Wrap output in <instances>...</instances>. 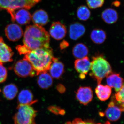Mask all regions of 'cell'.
I'll use <instances>...</instances> for the list:
<instances>
[{"label":"cell","mask_w":124,"mask_h":124,"mask_svg":"<svg viewBox=\"0 0 124 124\" xmlns=\"http://www.w3.org/2000/svg\"><path fill=\"white\" fill-rule=\"evenodd\" d=\"M50 35L44 28L31 25L26 27L23 38L24 45L29 51L50 47Z\"/></svg>","instance_id":"1"},{"label":"cell","mask_w":124,"mask_h":124,"mask_svg":"<svg viewBox=\"0 0 124 124\" xmlns=\"http://www.w3.org/2000/svg\"><path fill=\"white\" fill-rule=\"evenodd\" d=\"M54 57L53 50L50 47L36 49L25 54L24 58L28 60L37 75L47 72Z\"/></svg>","instance_id":"2"},{"label":"cell","mask_w":124,"mask_h":124,"mask_svg":"<svg viewBox=\"0 0 124 124\" xmlns=\"http://www.w3.org/2000/svg\"><path fill=\"white\" fill-rule=\"evenodd\" d=\"M90 70V75L97 81L98 84L101 83L104 78L112 73L110 64L102 55L93 57Z\"/></svg>","instance_id":"3"},{"label":"cell","mask_w":124,"mask_h":124,"mask_svg":"<svg viewBox=\"0 0 124 124\" xmlns=\"http://www.w3.org/2000/svg\"><path fill=\"white\" fill-rule=\"evenodd\" d=\"M41 0H0V10H6L10 15L11 20L13 18L15 12L17 10L31 8Z\"/></svg>","instance_id":"4"},{"label":"cell","mask_w":124,"mask_h":124,"mask_svg":"<svg viewBox=\"0 0 124 124\" xmlns=\"http://www.w3.org/2000/svg\"><path fill=\"white\" fill-rule=\"evenodd\" d=\"M14 116L15 124H36L35 118L37 111L31 106L18 104Z\"/></svg>","instance_id":"5"},{"label":"cell","mask_w":124,"mask_h":124,"mask_svg":"<svg viewBox=\"0 0 124 124\" xmlns=\"http://www.w3.org/2000/svg\"><path fill=\"white\" fill-rule=\"evenodd\" d=\"M14 69L16 74L20 77H33L37 75L30 62L24 58L16 62Z\"/></svg>","instance_id":"6"},{"label":"cell","mask_w":124,"mask_h":124,"mask_svg":"<svg viewBox=\"0 0 124 124\" xmlns=\"http://www.w3.org/2000/svg\"><path fill=\"white\" fill-rule=\"evenodd\" d=\"M124 110V104H116L114 101L109 103L105 111L107 118L111 121H116L120 119Z\"/></svg>","instance_id":"7"},{"label":"cell","mask_w":124,"mask_h":124,"mask_svg":"<svg viewBox=\"0 0 124 124\" xmlns=\"http://www.w3.org/2000/svg\"><path fill=\"white\" fill-rule=\"evenodd\" d=\"M5 33L10 41H17L23 35V31L21 27L16 23L7 25L5 29Z\"/></svg>","instance_id":"8"},{"label":"cell","mask_w":124,"mask_h":124,"mask_svg":"<svg viewBox=\"0 0 124 124\" xmlns=\"http://www.w3.org/2000/svg\"><path fill=\"white\" fill-rule=\"evenodd\" d=\"M91 62L88 57L76 59L75 62V68L76 70L80 73L79 77L84 79L90 71Z\"/></svg>","instance_id":"9"},{"label":"cell","mask_w":124,"mask_h":124,"mask_svg":"<svg viewBox=\"0 0 124 124\" xmlns=\"http://www.w3.org/2000/svg\"><path fill=\"white\" fill-rule=\"evenodd\" d=\"M67 32L65 25L59 22L53 23L49 29V34L51 37L57 40L63 39L66 36Z\"/></svg>","instance_id":"10"},{"label":"cell","mask_w":124,"mask_h":124,"mask_svg":"<svg viewBox=\"0 0 124 124\" xmlns=\"http://www.w3.org/2000/svg\"><path fill=\"white\" fill-rule=\"evenodd\" d=\"M76 97L81 104L87 105L93 99V90L89 86H81L78 90Z\"/></svg>","instance_id":"11"},{"label":"cell","mask_w":124,"mask_h":124,"mask_svg":"<svg viewBox=\"0 0 124 124\" xmlns=\"http://www.w3.org/2000/svg\"><path fill=\"white\" fill-rule=\"evenodd\" d=\"M14 53L9 46L5 43L3 38L0 37V62H12Z\"/></svg>","instance_id":"12"},{"label":"cell","mask_w":124,"mask_h":124,"mask_svg":"<svg viewBox=\"0 0 124 124\" xmlns=\"http://www.w3.org/2000/svg\"><path fill=\"white\" fill-rule=\"evenodd\" d=\"M15 11L13 18L11 21L17 22L18 24L24 25L29 24L31 19V15L28 10L24 8L19 9Z\"/></svg>","instance_id":"13"},{"label":"cell","mask_w":124,"mask_h":124,"mask_svg":"<svg viewBox=\"0 0 124 124\" xmlns=\"http://www.w3.org/2000/svg\"><path fill=\"white\" fill-rule=\"evenodd\" d=\"M106 77L107 85L113 88L116 92L120 90L124 85V80L119 73H111Z\"/></svg>","instance_id":"14"},{"label":"cell","mask_w":124,"mask_h":124,"mask_svg":"<svg viewBox=\"0 0 124 124\" xmlns=\"http://www.w3.org/2000/svg\"><path fill=\"white\" fill-rule=\"evenodd\" d=\"M51 77L59 79L62 76L64 72V65L58 58L54 57L49 69Z\"/></svg>","instance_id":"15"},{"label":"cell","mask_w":124,"mask_h":124,"mask_svg":"<svg viewBox=\"0 0 124 124\" xmlns=\"http://www.w3.org/2000/svg\"><path fill=\"white\" fill-rule=\"evenodd\" d=\"M31 19L34 24L42 26L48 23V15L46 11L40 9L33 13L31 16Z\"/></svg>","instance_id":"16"},{"label":"cell","mask_w":124,"mask_h":124,"mask_svg":"<svg viewBox=\"0 0 124 124\" xmlns=\"http://www.w3.org/2000/svg\"><path fill=\"white\" fill-rule=\"evenodd\" d=\"M85 32V28L83 24L75 23L70 25L69 35L71 39L76 40L84 35Z\"/></svg>","instance_id":"17"},{"label":"cell","mask_w":124,"mask_h":124,"mask_svg":"<svg viewBox=\"0 0 124 124\" xmlns=\"http://www.w3.org/2000/svg\"><path fill=\"white\" fill-rule=\"evenodd\" d=\"M19 104L31 106L37 102V100H33L32 93L29 90H23L21 91L18 96Z\"/></svg>","instance_id":"18"},{"label":"cell","mask_w":124,"mask_h":124,"mask_svg":"<svg viewBox=\"0 0 124 124\" xmlns=\"http://www.w3.org/2000/svg\"><path fill=\"white\" fill-rule=\"evenodd\" d=\"M95 93L99 100L104 101L110 97L112 89L108 85L98 84L95 89Z\"/></svg>","instance_id":"19"},{"label":"cell","mask_w":124,"mask_h":124,"mask_svg":"<svg viewBox=\"0 0 124 124\" xmlns=\"http://www.w3.org/2000/svg\"><path fill=\"white\" fill-rule=\"evenodd\" d=\"M102 19L104 22L108 24H112L117 22L118 14L114 9L109 8L104 10L102 13Z\"/></svg>","instance_id":"20"},{"label":"cell","mask_w":124,"mask_h":124,"mask_svg":"<svg viewBox=\"0 0 124 124\" xmlns=\"http://www.w3.org/2000/svg\"><path fill=\"white\" fill-rule=\"evenodd\" d=\"M37 82L39 86L41 88L47 89L52 86L53 80L50 75L47 72H45L39 74Z\"/></svg>","instance_id":"21"},{"label":"cell","mask_w":124,"mask_h":124,"mask_svg":"<svg viewBox=\"0 0 124 124\" xmlns=\"http://www.w3.org/2000/svg\"><path fill=\"white\" fill-rule=\"evenodd\" d=\"M88 54L89 50L88 47L82 43H78L72 49L73 55L77 59L86 57Z\"/></svg>","instance_id":"22"},{"label":"cell","mask_w":124,"mask_h":124,"mask_svg":"<svg viewBox=\"0 0 124 124\" xmlns=\"http://www.w3.org/2000/svg\"><path fill=\"white\" fill-rule=\"evenodd\" d=\"M106 34L102 29H95L91 31L90 38L92 41L97 44H101L106 39Z\"/></svg>","instance_id":"23"},{"label":"cell","mask_w":124,"mask_h":124,"mask_svg":"<svg viewBox=\"0 0 124 124\" xmlns=\"http://www.w3.org/2000/svg\"><path fill=\"white\" fill-rule=\"evenodd\" d=\"M18 93L17 86L14 84L6 85L3 90V94L7 100H11L16 97Z\"/></svg>","instance_id":"24"},{"label":"cell","mask_w":124,"mask_h":124,"mask_svg":"<svg viewBox=\"0 0 124 124\" xmlns=\"http://www.w3.org/2000/svg\"><path fill=\"white\" fill-rule=\"evenodd\" d=\"M77 15L80 20L86 21L90 17L91 12L88 8L85 6H81L78 8Z\"/></svg>","instance_id":"25"},{"label":"cell","mask_w":124,"mask_h":124,"mask_svg":"<svg viewBox=\"0 0 124 124\" xmlns=\"http://www.w3.org/2000/svg\"><path fill=\"white\" fill-rule=\"evenodd\" d=\"M105 0H86V4L90 8L95 9L102 7Z\"/></svg>","instance_id":"26"},{"label":"cell","mask_w":124,"mask_h":124,"mask_svg":"<svg viewBox=\"0 0 124 124\" xmlns=\"http://www.w3.org/2000/svg\"><path fill=\"white\" fill-rule=\"evenodd\" d=\"M7 70L3 65V63L0 62V83L5 82L7 78Z\"/></svg>","instance_id":"27"},{"label":"cell","mask_w":124,"mask_h":124,"mask_svg":"<svg viewBox=\"0 0 124 124\" xmlns=\"http://www.w3.org/2000/svg\"><path fill=\"white\" fill-rule=\"evenodd\" d=\"M116 100L120 103H124V85L119 91L116 92L115 95Z\"/></svg>","instance_id":"28"},{"label":"cell","mask_w":124,"mask_h":124,"mask_svg":"<svg viewBox=\"0 0 124 124\" xmlns=\"http://www.w3.org/2000/svg\"><path fill=\"white\" fill-rule=\"evenodd\" d=\"M65 124H96L91 120H83L80 118H76L72 122L69 121Z\"/></svg>","instance_id":"29"},{"label":"cell","mask_w":124,"mask_h":124,"mask_svg":"<svg viewBox=\"0 0 124 124\" xmlns=\"http://www.w3.org/2000/svg\"><path fill=\"white\" fill-rule=\"evenodd\" d=\"M16 48L20 55L21 54L25 55L30 52L28 49L24 45L18 46H16Z\"/></svg>","instance_id":"30"},{"label":"cell","mask_w":124,"mask_h":124,"mask_svg":"<svg viewBox=\"0 0 124 124\" xmlns=\"http://www.w3.org/2000/svg\"><path fill=\"white\" fill-rule=\"evenodd\" d=\"M57 89L58 91L60 93H63L66 91V88L64 85L62 84L58 85L57 86Z\"/></svg>","instance_id":"31"},{"label":"cell","mask_w":124,"mask_h":124,"mask_svg":"<svg viewBox=\"0 0 124 124\" xmlns=\"http://www.w3.org/2000/svg\"><path fill=\"white\" fill-rule=\"evenodd\" d=\"M69 45V44L68 42H67L66 41L64 40L60 43V49L62 50L68 47Z\"/></svg>","instance_id":"32"},{"label":"cell","mask_w":124,"mask_h":124,"mask_svg":"<svg viewBox=\"0 0 124 124\" xmlns=\"http://www.w3.org/2000/svg\"><path fill=\"white\" fill-rule=\"evenodd\" d=\"M49 108L50 110L55 113H60V112L61 110L60 108L55 106H51Z\"/></svg>","instance_id":"33"},{"label":"cell","mask_w":124,"mask_h":124,"mask_svg":"<svg viewBox=\"0 0 124 124\" xmlns=\"http://www.w3.org/2000/svg\"><path fill=\"white\" fill-rule=\"evenodd\" d=\"M112 4L116 7H118L120 5L121 3L119 1H115L112 3Z\"/></svg>","instance_id":"34"},{"label":"cell","mask_w":124,"mask_h":124,"mask_svg":"<svg viewBox=\"0 0 124 124\" xmlns=\"http://www.w3.org/2000/svg\"><path fill=\"white\" fill-rule=\"evenodd\" d=\"M100 124V123H98V124ZM104 124H111L108 121H107Z\"/></svg>","instance_id":"35"}]
</instances>
